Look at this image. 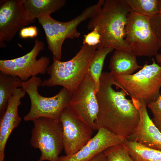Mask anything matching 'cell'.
<instances>
[{"label": "cell", "mask_w": 161, "mask_h": 161, "mask_svg": "<svg viewBox=\"0 0 161 161\" xmlns=\"http://www.w3.org/2000/svg\"><path fill=\"white\" fill-rule=\"evenodd\" d=\"M143 66L139 65L137 56L132 52L116 50L111 58L109 65L110 72L112 75H130Z\"/></svg>", "instance_id": "cell-17"}, {"label": "cell", "mask_w": 161, "mask_h": 161, "mask_svg": "<svg viewBox=\"0 0 161 161\" xmlns=\"http://www.w3.org/2000/svg\"><path fill=\"white\" fill-rule=\"evenodd\" d=\"M67 107L78 120L97 130L99 106L95 84L89 73L72 94Z\"/></svg>", "instance_id": "cell-10"}, {"label": "cell", "mask_w": 161, "mask_h": 161, "mask_svg": "<svg viewBox=\"0 0 161 161\" xmlns=\"http://www.w3.org/2000/svg\"><path fill=\"white\" fill-rule=\"evenodd\" d=\"M104 0H99L95 4L85 9L75 18L67 22H60L47 15L38 19L44 31L48 48L53 56L60 60L62 47L66 38H78L80 33L77 27L82 22L95 16L102 7Z\"/></svg>", "instance_id": "cell-5"}, {"label": "cell", "mask_w": 161, "mask_h": 161, "mask_svg": "<svg viewBox=\"0 0 161 161\" xmlns=\"http://www.w3.org/2000/svg\"><path fill=\"white\" fill-rule=\"evenodd\" d=\"M32 22L26 18L22 0L0 1V47H6L18 31Z\"/></svg>", "instance_id": "cell-11"}, {"label": "cell", "mask_w": 161, "mask_h": 161, "mask_svg": "<svg viewBox=\"0 0 161 161\" xmlns=\"http://www.w3.org/2000/svg\"><path fill=\"white\" fill-rule=\"evenodd\" d=\"M30 143L41 154L38 161H58L64 149L63 129L60 120L41 117L32 121Z\"/></svg>", "instance_id": "cell-7"}, {"label": "cell", "mask_w": 161, "mask_h": 161, "mask_svg": "<svg viewBox=\"0 0 161 161\" xmlns=\"http://www.w3.org/2000/svg\"><path fill=\"white\" fill-rule=\"evenodd\" d=\"M125 41L136 55L151 57L160 49L150 18L131 11L125 28Z\"/></svg>", "instance_id": "cell-8"}, {"label": "cell", "mask_w": 161, "mask_h": 161, "mask_svg": "<svg viewBox=\"0 0 161 161\" xmlns=\"http://www.w3.org/2000/svg\"><path fill=\"white\" fill-rule=\"evenodd\" d=\"M20 35V36L24 38H33L36 37L38 35L37 28L34 26L23 27L21 30Z\"/></svg>", "instance_id": "cell-26"}, {"label": "cell", "mask_w": 161, "mask_h": 161, "mask_svg": "<svg viewBox=\"0 0 161 161\" xmlns=\"http://www.w3.org/2000/svg\"><path fill=\"white\" fill-rule=\"evenodd\" d=\"M103 152L108 161H134L128 153L125 142L110 147Z\"/></svg>", "instance_id": "cell-22"}, {"label": "cell", "mask_w": 161, "mask_h": 161, "mask_svg": "<svg viewBox=\"0 0 161 161\" xmlns=\"http://www.w3.org/2000/svg\"><path fill=\"white\" fill-rule=\"evenodd\" d=\"M60 120L62 127L64 149L66 155L73 154L92 137L93 130L75 117L67 107L62 112Z\"/></svg>", "instance_id": "cell-12"}, {"label": "cell", "mask_w": 161, "mask_h": 161, "mask_svg": "<svg viewBox=\"0 0 161 161\" xmlns=\"http://www.w3.org/2000/svg\"><path fill=\"white\" fill-rule=\"evenodd\" d=\"M44 47L43 41L36 39L33 48L25 55L13 59L0 60V72L17 77L22 82L38 74H45L49 66V59L44 56L36 58Z\"/></svg>", "instance_id": "cell-9"}, {"label": "cell", "mask_w": 161, "mask_h": 161, "mask_svg": "<svg viewBox=\"0 0 161 161\" xmlns=\"http://www.w3.org/2000/svg\"><path fill=\"white\" fill-rule=\"evenodd\" d=\"M96 49V46L83 44L76 55L66 61L53 56V62L47 72L50 77L42 81L41 86H61L72 94L89 73L90 64Z\"/></svg>", "instance_id": "cell-3"}, {"label": "cell", "mask_w": 161, "mask_h": 161, "mask_svg": "<svg viewBox=\"0 0 161 161\" xmlns=\"http://www.w3.org/2000/svg\"><path fill=\"white\" fill-rule=\"evenodd\" d=\"M26 93L22 88L15 90L9 98L6 109L0 116V161H4L5 149L7 140L13 130L21 122L18 114V108L21 100Z\"/></svg>", "instance_id": "cell-14"}, {"label": "cell", "mask_w": 161, "mask_h": 161, "mask_svg": "<svg viewBox=\"0 0 161 161\" xmlns=\"http://www.w3.org/2000/svg\"><path fill=\"white\" fill-rule=\"evenodd\" d=\"M112 75L103 72L96 95L99 106L97 130L104 128L126 140L139 123L138 108L123 90L116 91Z\"/></svg>", "instance_id": "cell-1"}, {"label": "cell", "mask_w": 161, "mask_h": 161, "mask_svg": "<svg viewBox=\"0 0 161 161\" xmlns=\"http://www.w3.org/2000/svg\"><path fill=\"white\" fill-rule=\"evenodd\" d=\"M147 106L140 103L139 104V123L126 140L136 142L147 147L161 151V132L150 118Z\"/></svg>", "instance_id": "cell-15"}, {"label": "cell", "mask_w": 161, "mask_h": 161, "mask_svg": "<svg viewBox=\"0 0 161 161\" xmlns=\"http://www.w3.org/2000/svg\"><path fill=\"white\" fill-rule=\"evenodd\" d=\"M89 161H108L107 158L103 152L97 154Z\"/></svg>", "instance_id": "cell-27"}, {"label": "cell", "mask_w": 161, "mask_h": 161, "mask_svg": "<svg viewBox=\"0 0 161 161\" xmlns=\"http://www.w3.org/2000/svg\"><path fill=\"white\" fill-rule=\"evenodd\" d=\"M126 140L121 136L106 129L100 128L78 152L70 155L60 156L58 161H89L108 148L124 143Z\"/></svg>", "instance_id": "cell-13"}, {"label": "cell", "mask_w": 161, "mask_h": 161, "mask_svg": "<svg viewBox=\"0 0 161 161\" xmlns=\"http://www.w3.org/2000/svg\"><path fill=\"white\" fill-rule=\"evenodd\" d=\"M150 64L130 75H112L114 86L123 90L131 98L146 105L159 97L161 87V66L154 59Z\"/></svg>", "instance_id": "cell-4"}, {"label": "cell", "mask_w": 161, "mask_h": 161, "mask_svg": "<svg viewBox=\"0 0 161 161\" xmlns=\"http://www.w3.org/2000/svg\"><path fill=\"white\" fill-rule=\"evenodd\" d=\"M131 11L150 18L160 12L159 0H126Z\"/></svg>", "instance_id": "cell-21"}, {"label": "cell", "mask_w": 161, "mask_h": 161, "mask_svg": "<svg viewBox=\"0 0 161 161\" xmlns=\"http://www.w3.org/2000/svg\"><path fill=\"white\" fill-rule=\"evenodd\" d=\"M23 82L18 77L0 72V114L5 111L14 91L21 88Z\"/></svg>", "instance_id": "cell-18"}, {"label": "cell", "mask_w": 161, "mask_h": 161, "mask_svg": "<svg viewBox=\"0 0 161 161\" xmlns=\"http://www.w3.org/2000/svg\"><path fill=\"white\" fill-rule=\"evenodd\" d=\"M147 106L152 114L153 117L151 120L153 122L161 132V94L155 101Z\"/></svg>", "instance_id": "cell-23"}, {"label": "cell", "mask_w": 161, "mask_h": 161, "mask_svg": "<svg viewBox=\"0 0 161 161\" xmlns=\"http://www.w3.org/2000/svg\"><path fill=\"white\" fill-rule=\"evenodd\" d=\"M114 49L109 47H103L95 51L90 62L89 73L93 80L95 85L96 93L100 84V79L105 58Z\"/></svg>", "instance_id": "cell-20"}, {"label": "cell", "mask_w": 161, "mask_h": 161, "mask_svg": "<svg viewBox=\"0 0 161 161\" xmlns=\"http://www.w3.org/2000/svg\"><path fill=\"white\" fill-rule=\"evenodd\" d=\"M26 18L32 23L36 18L50 15L63 7L65 0H22Z\"/></svg>", "instance_id": "cell-16"}, {"label": "cell", "mask_w": 161, "mask_h": 161, "mask_svg": "<svg viewBox=\"0 0 161 161\" xmlns=\"http://www.w3.org/2000/svg\"><path fill=\"white\" fill-rule=\"evenodd\" d=\"M155 60L157 63L161 66V54H157L155 55Z\"/></svg>", "instance_id": "cell-28"}, {"label": "cell", "mask_w": 161, "mask_h": 161, "mask_svg": "<svg viewBox=\"0 0 161 161\" xmlns=\"http://www.w3.org/2000/svg\"><path fill=\"white\" fill-rule=\"evenodd\" d=\"M160 12L150 18V23L158 40L160 49H161V0H159Z\"/></svg>", "instance_id": "cell-24"}, {"label": "cell", "mask_w": 161, "mask_h": 161, "mask_svg": "<svg viewBox=\"0 0 161 161\" xmlns=\"http://www.w3.org/2000/svg\"><path fill=\"white\" fill-rule=\"evenodd\" d=\"M131 10L126 0H105L97 13L90 19L87 28H96L100 35L97 49L109 47L131 52L125 41V28Z\"/></svg>", "instance_id": "cell-2"}, {"label": "cell", "mask_w": 161, "mask_h": 161, "mask_svg": "<svg viewBox=\"0 0 161 161\" xmlns=\"http://www.w3.org/2000/svg\"><path fill=\"white\" fill-rule=\"evenodd\" d=\"M128 153L134 161H161V151L151 148L135 141L126 140Z\"/></svg>", "instance_id": "cell-19"}, {"label": "cell", "mask_w": 161, "mask_h": 161, "mask_svg": "<svg viewBox=\"0 0 161 161\" xmlns=\"http://www.w3.org/2000/svg\"><path fill=\"white\" fill-rule=\"evenodd\" d=\"M100 35L97 29L94 28L91 32L84 35L83 44L95 46L100 42Z\"/></svg>", "instance_id": "cell-25"}, {"label": "cell", "mask_w": 161, "mask_h": 161, "mask_svg": "<svg viewBox=\"0 0 161 161\" xmlns=\"http://www.w3.org/2000/svg\"><path fill=\"white\" fill-rule=\"evenodd\" d=\"M42 82L40 77L35 76L22 82L21 88L28 95L31 102L30 110L24 117L25 121H33L41 117L60 120L62 112L70 100L72 94L63 87L53 96L41 95L38 90Z\"/></svg>", "instance_id": "cell-6"}]
</instances>
